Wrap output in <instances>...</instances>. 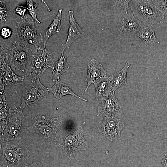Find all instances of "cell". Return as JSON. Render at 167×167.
Here are the masks:
<instances>
[{"mask_svg": "<svg viewBox=\"0 0 167 167\" xmlns=\"http://www.w3.org/2000/svg\"><path fill=\"white\" fill-rule=\"evenodd\" d=\"M0 145V167H20L27 163L31 153L22 138L2 140Z\"/></svg>", "mask_w": 167, "mask_h": 167, "instance_id": "1", "label": "cell"}, {"mask_svg": "<svg viewBox=\"0 0 167 167\" xmlns=\"http://www.w3.org/2000/svg\"><path fill=\"white\" fill-rule=\"evenodd\" d=\"M130 6L134 16L141 27L162 24L164 15L157 10L148 0H131Z\"/></svg>", "mask_w": 167, "mask_h": 167, "instance_id": "2", "label": "cell"}, {"mask_svg": "<svg viewBox=\"0 0 167 167\" xmlns=\"http://www.w3.org/2000/svg\"><path fill=\"white\" fill-rule=\"evenodd\" d=\"M62 123L60 116L51 115H41L35 117L32 126L25 127L28 132L36 133L40 135L47 142H52Z\"/></svg>", "mask_w": 167, "mask_h": 167, "instance_id": "3", "label": "cell"}, {"mask_svg": "<svg viewBox=\"0 0 167 167\" xmlns=\"http://www.w3.org/2000/svg\"><path fill=\"white\" fill-rule=\"evenodd\" d=\"M35 48L36 54L32 55L31 65L25 73L32 80L39 78L49 68L52 69L54 62L53 54L43 43Z\"/></svg>", "mask_w": 167, "mask_h": 167, "instance_id": "4", "label": "cell"}, {"mask_svg": "<svg viewBox=\"0 0 167 167\" xmlns=\"http://www.w3.org/2000/svg\"><path fill=\"white\" fill-rule=\"evenodd\" d=\"M6 49V63L13 70L25 74L27 71L26 65L31 60L32 49L15 41Z\"/></svg>", "mask_w": 167, "mask_h": 167, "instance_id": "5", "label": "cell"}, {"mask_svg": "<svg viewBox=\"0 0 167 167\" xmlns=\"http://www.w3.org/2000/svg\"><path fill=\"white\" fill-rule=\"evenodd\" d=\"M85 124V122H83L75 131L59 140L58 146L69 159H74L77 152L85 150L88 148V143L83 135Z\"/></svg>", "mask_w": 167, "mask_h": 167, "instance_id": "6", "label": "cell"}, {"mask_svg": "<svg viewBox=\"0 0 167 167\" xmlns=\"http://www.w3.org/2000/svg\"><path fill=\"white\" fill-rule=\"evenodd\" d=\"M23 110L19 107L14 110L9 108V119L2 136V140H12L21 138L25 129L26 121Z\"/></svg>", "mask_w": 167, "mask_h": 167, "instance_id": "7", "label": "cell"}, {"mask_svg": "<svg viewBox=\"0 0 167 167\" xmlns=\"http://www.w3.org/2000/svg\"><path fill=\"white\" fill-rule=\"evenodd\" d=\"M16 28L18 40L21 45L26 46L30 44L35 47L43 43L37 35L35 22L32 19L16 22Z\"/></svg>", "mask_w": 167, "mask_h": 167, "instance_id": "8", "label": "cell"}, {"mask_svg": "<svg viewBox=\"0 0 167 167\" xmlns=\"http://www.w3.org/2000/svg\"><path fill=\"white\" fill-rule=\"evenodd\" d=\"M49 92V88L43 85L39 78L32 80L23 92L19 108L23 109L28 105L45 98Z\"/></svg>", "mask_w": 167, "mask_h": 167, "instance_id": "9", "label": "cell"}, {"mask_svg": "<svg viewBox=\"0 0 167 167\" xmlns=\"http://www.w3.org/2000/svg\"><path fill=\"white\" fill-rule=\"evenodd\" d=\"M98 101V115L105 118H115L123 114L115 93Z\"/></svg>", "mask_w": 167, "mask_h": 167, "instance_id": "10", "label": "cell"}, {"mask_svg": "<svg viewBox=\"0 0 167 167\" xmlns=\"http://www.w3.org/2000/svg\"><path fill=\"white\" fill-rule=\"evenodd\" d=\"M123 127V123L117 117L105 118L99 122L100 133L111 141L121 136V132Z\"/></svg>", "mask_w": 167, "mask_h": 167, "instance_id": "11", "label": "cell"}, {"mask_svg": "<svg viewBox=\"0 0 167 167\" xmlns=\"http://www.w3.org/2000/svg\"><path fill=\"white\" fill-rule=\"evenodd\" d=\"M6 49L0 47V88H4L7 85H11L22 81L24 76H19L13 71L11 67L6 62Z\"/></svg>", "mask_w": 167, "mask_h": 167, "instance_id": "12", "label": "cell"}, {"mask_svg": "<svg viewBox=\"0 0 167 167\" xmlns=\"http://www.w3.org/2000/svg\"><path fill=\"white\" fill-rule=\"evenodd\" d=\"M69 18L68 35L66 42L62 44L61 53L63 54L65 49L69 48L71 44L84 33L83 28L76 22L74 17L73 11L69 10L68 12Z\"/></svg>", "mask_w": 167, "mask_h": 167, "instance_id": "13", "label": "cell"}, {"mask_svg": "<svg viewBox=\"0 0 167 167\" xmlns=\"http://www.w3.org/2000/svg\"><path fill=\"white\" fill-rule=\"evenodd\" d=\"M87 70V75L85 80L87 83L85 91H87L91 84L107 76V72L102 65L94 59H92L88 63Z\"/></svg>", "mask_w": 167, "mask_h": 167, "instance_id": "14", "label": "cell"}, {"mask_svg": "<svg viewBox=\"0 0 167 167\" xmlns=\"http://www.w3.org/2000/svg\"><path fill=\"white\" fill-rule=\"evenodd\" d=\"M139 25L138 21L132 13L120 18L117 22V28L121 34L130 32H134L136 33Z\"/></svg>", "mask_w": 167, "mask_h": 167, "instance_id": "15", "label": "cell"}, {"mask_svg": "<svg viewBox=\"0 0 167 167\" xmlns=\"http://www.w3.org/2000/svg\"><path fill=\"white\" fill-rule=\"evenodd\" d=\"M62 9H59L52 22L45 30L41 32L40 37L42 42L45 46L46 43L52 35L59 32L61 28Z\"/></svg>", "mask_w": 167, "mask_h": 167, "instance_id": "16", "label": "cell"}, {"mask_svg": "<svg viewBox=\"0 0 167 167\" xmlns=\"http://www.w3.org/2000/svg\"><path fill=\"white\" fill-rule=\"evenodd\" d=\"M55 84L49 88V92L53 94L56 98L59 99L63 96L70 95L86 102L88 101L75 94L67 85L63 83L60 79L55 81Z\"/></svg>", "mask_w": 167, "mask_h": 167, "instance_id": "17", "label": "cell"}, {"mask_svg": "<svg viewBox=\"0 0 167 167\" xmlns=\"http://www.w3.org/2000/svg\"><path fill=\"white\" fill-rule=\"evenodd\" d=\"M131 64L129 62L125 64L123 68L109 77L111 83L112 93L121 87L125 85L127 82V75L128 69Z\"/></svg>", "mask_w": 167, "mask_h": 167, "instance_id": "18", "label": "cell"}, {"mask_svg": "<svg viewBox=\"0 0 167 167\" xmlns=\"http://www.w3.org/2000/svg\"><path fill=\"white\" fill-rule=\"evenodd\" d=\"M93 84L95 89L96 99L97 100L108 96L112 93L109 77H103Z\"/></svg>", "mask_w": 167, "mask_h": 167, "instance_id": "19", "label": "cell"}, {"mask_svg": "<svg viewBox=\"0 0 167 167\" xmlns=\"http://www.w3.org/2000/svg\"><path fill=\"white\" fill-rule=\"evenodd\" d=\"M135 35L140 38L147 46L155 45L159 43L155 35L153 26L141 27Z\"/></svg>", "mask_w": 167, "mask_h": 167, "instance_id": "20", "label": "cell"}, {"mask_svg": "<svg viewBox=\"0 0 167 167\" xmlns=\"http://www.w3.org/2000/svg\"><path fill=\"white\" fill-rule=\"evenodd\" d=\"M69 68L67 58L64 54H61L60 57L56 61L54 62L52 69V79L55 81L60 79V76L63 73L67 71Z\"/></svg>", "mask_w": 167, "mask_h": 167, "instance_id": "21", "label": "cell"}, {"mask_svg": "<svg viewBox=\"0 0 167 167\" xmlns=\"http://www.w3.org/2000/svg\"><path fill=\"white\" fill-rule=\"evenodd\" d=\"M27 1V9L32 16V19L37 23L40 24L41 22L37 19L36 15L37 5L32 0H28Z\"/></svg>", "mask_w": 167, "mask_h": 167, "instance_id": "22", "label": "cell"}, {"mask_svg": "<svg viewBox=\"0 0 167 167\" xmlns=\"http://www.w3.org/2000/svg\"><path fill=\"white\" fill-rule=\"evenodd\" d=\"M159 12L164 15L167 12V0H148Z\"/></svg>", "mask_w": 167, "mask_h": 167, "instance_id": "23", "label": "cell"}, {"mask_svg": "<svg viewBox=\"0 0 167 167\" xmlns=\"http://www.w3.org/2000/svg\"><path fill=\"white\" fill-rule=\"evenodd\" d=\"M131 0H112V4L113 7L117 9L123 10L128 14L129 9V4Z\"/></svg>", "mask_w": 167, "mask_h": 167, "instance_id": "24", "label": "cell"}, {"mask_svg": "<svg viewBox=\"0 0 167 167\" xmlns=\"http://www.w3.org/2000/svg\"><path fill=\"white\" fill-rule=\"evenodd\" d=\"M27 9L26 6L18 5L14 10L13 12L14 13L18 14L22 20H26L28 18L26 13Z\"/></svg>", "mask_w": 167, "mask_h": 167, "instance_id": "25", "label": "cell"}, {"mask_svg": "<svg viewBox=\"0 0 167 167\" xmlns=\"http://www.w3.org/2000/svg\"><path fill=\"white\" fill-rule=\"evenodd\" d=\"M7 9L5 5L2 1H0V23L6 21L7 14Z\"/></svg>", "mask_w": 167, "mask_h": 167, "instance_id": "26", "label": "cell"}, {"mask_svg": "<svg viewBox=\"0 0 167 167\" xmlns=\"http://www.w3.org/2000/svg\"><path fill=\"white\" fill-rule=\"evenodd\" d=\"M1 34L4 38H7L11 34V31L9 28L4 27L1 30Z\"/></svg>", "mask_w": 167, "mask_h": 167, "instance_id": "27", "label": "cell"}, {"mask_svg": "<svg viewBox=\"0 0 167 167\" xmlns=\"http://www.w3.org/2000/svg\"><path fill=\"white\" fill-rule=\"evenodd\" d=\"M20 167H43V166L41 163L35 162L31 164H28L27 163Z\"/></svg>", "mask_w": 167, "mask_h": 167, "instance_id": "28", "label": "cell"}, {"mask_svg": "<svg viewBox=\"0 0 167 167\" xmlns=\"http://www.w3.org/2000/svg\"><path fill=\"white\" fill-rule=\"evenodd\" d=\"M161 162L163 167H167V152L163 156Z\"/></svg>", "mask_w": 167, "mask_h": 167, "instance_id": "29", "label": "cell"}, {"mask_svg": "<svg viewBox=\"0 0 167 167\" xmlns=\"http://www.w3.org/2000/svg\"><path fill=\"white\" fill-rule=\"evenodd\" d=\"M42 2L44 3V4L47 7V10L48 11H49L50 12L51 11V10H50V9L49 8L48 6V5H47L46 4V3L45 2L43 1V0H42Z\"/></svg>", "mask_w": 167, "mask_h": 167, "instance_id": "30", "label": "cell"}]
</instances>
